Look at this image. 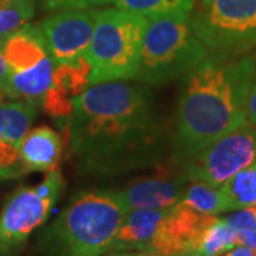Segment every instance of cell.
I'll return each instance as SVG.
<instances>
[{
  "label": "cell",
  "instance_id": "1",
  "mask_svg": "<svg viewBox=\"0 0 256 256\" xmlns=\"http://www.w3.org/2000/svg\"><path fill=\"white\" fill-rule=\"evenodd\" d=\"M130 80L92 84L60 127L86 170L112 172L156 158L160 127L150 90Z\"/></svg>",
  "mask_w": 256,
  "mask_h": 256
},
{
  "label": "cell",
  "instance_id": "2",
  "mask_svg": "<svg viewBox=\"0 0 256 256\" xmlns=\"http://www.w3.org/2000/svg\"><path fill=\"white\" fill-rule=\"evenodd\" d=\"M256 64L252 53L210 52L184 77L176 110V148L185 156L246 126Z\"/></svg>",
  "mask_w": 256,
  "mask_h": 256
},
{
  "label": "cell",
  "instance_id": "3",
  "mask_svg": "<svg viewBox=\"0 0 256 256\" xmlns=\"http://www.w3.org/2000/svg\"><path fill=\"white\" fill-rule=\"evenodd\" d=\"M127 208L116 191L78 194L46 232L52 256H102L110 252Z\"/></svg>",
  "mask_w": 256,
  "mask_h": 256
},
{
  "label": "cell",
  "instance_id": "4",
  "mask_svg": "<svg viewBox=\"0 0 256 256\" xmlns=\"http://www.w3.org/2000/svg\"><path fill=\"white\" fill-rule=\"evenodd\" d=\"M208 54L192 28L191 14L148 18L136 80L164 86L184 78Z\"/></svg>",
  "mask_w": 256,
  "mask_h": 256
},
{
  "label": "cell",
  "instance_id": "5",
  "mask_svg": "<svg viewBox=\"0 0 256 256\" xmlns=\"http://www.w3.org/2000/svg\"><path fill=\"white\" fill-rule=\"evenodd\" d=\"M148 18L127 10H97L86 58L92 66L90 86L136 80Z\"/></svg>",
  "mask_w": 256,
  "mask_h": 256
},
{
  "label": "cell",
  "instance_id": "6",
  "mask_svg": "<svg viewBox=\"0 0 256 256\" xmlns=\"http://www.w3.org/2000/svg\"><path fill=\"white\" fill-rule=\"evenodd\" d=\"M8 72L0 90L10 100H30L40 104L48 90L54 63L47 50L38 24L28 23L2 44Z\"/></svg>",
  "mask_w": 256,
  "mask_h": 256
},
{
  "label": "cell",
  "instance_id": "7",
  "mask_svg": "<svg viewBox=\"0 0 256 256\" xmlns=\"http://www.w3.org/2000/svg\"><path fill=\"white\" fill-rule=\"evenodd\" d=\"M191 24L210 52L249 53L256 48V0H200Z\"/></svg>",
  "mask_w": 256,
  "mask_h": 256
},
{
  "label": "cell",
  "instance_id": "8",
  "mask_svg": "<svg viewBox=\"0 0 256 256\" xmlns=\"http://www.w3.org/2000/svg\"><path fill=\"white\" fill-rule=\"evenodd\" d=\"M64 188L58 168L47 171L36 186H20L0 212V256H12L50 216Z\"/></svg>",
  "mask_w": 256,
  "mask_h": 256
},
{
  "label": "cell",
  "instance_id": "9",
  "mask_svg": "<svg viewBox=\"0 0 256 256\" xmlns=\"http://www.w3.org/2000/svg\"><path fill=\"white\" fill-rule=\"evenodd\" d=\"M256 162V127L246 124L184 158V176L218 186Z\"/></svg>",
  "mask_w": 256,
  "mask_h": 256
},
{
  "label": "cell",
  "instance_id": "10",
  "mask_svg": "<svg viewBox=\"0 0 256 256\" xmlns=\"http://www.w3.org/2000/svg\"><path fill=\"white\" fill-rule=\"evenodd\" d=\"M96 18V9L60 10L38 24L54 66L76 63L86 57Z\"/></svg>",
  "mask_w": 256,
  "mask_h": 256
},
{
  "label": "cell",
  "instance_id": "11",
  "mask_svg": "<svg viewBox=\"0 0 256 256\" xmlns=\"http://www.w3.org/2000/svg\"><path fill=\"white\" fill-rule=\"evenodd\" d=\"M38 106L30 100H0V180L28 174L20 148L36 118Z\"/></svg>",
  "mask_w": 256,
  "mask_h": 256
},
{
  "label": "cell",
  "instance_id": "12",
  "mask_svg": "<svg viewBox=\"0 0 256 256\" xmlns=\"http://www.w3.org/2000/svg\"><path fill=\"white\" fill-rule=\"evenodd\" d=\"M215 218L216 215L200 214L178 202L165 215L146 252L156 256L192 252L202 232Z\"/></svg>",
  "mask_w": 256,
  "mask_h": 256
},
{
  "label": "cell",
  "instance_id": "13",
  "mask_svg": "<svg viewBox=\"0 0 256 256\" xmlns=\"http://www.w3.org/2000/svg\"><path fill=\"white\" fill-rule=\"evenodd\" d=\"M92 66L84 57L76 63L54 66L52 84L40 101V107L48 117L64 124L74 111V100L90 87Z\"/></svg>",
  "mask_w": 256,
  "mask_h": 256
},
{
  "label": "cell",
  "instance_id": "14",
  "mask_svg": "<svg viewBox=\"0 0 256 256\" xmlns=\"http://www.w3.org/2000/svg\"><path fill=\"white\" fill-rule=\"evenodd\" d=\"M188 185L185 176H156L136 181L127 188L116 191L127 210H166L181 201Z\"/></svg>",
  "mask_w": 256,
  "mask_h": 256
},
{
  "label": "cell",
  "instance_id": "15",
  "mask_svg": "<svg viewBox=\"0 0 256 256\" xmlns=\"http://www.w3.org/2000/svg\"><path fill=\"white\" fill-rule=\"evenodd\" d=\"M171 208L128 210L114 239L111 250L146 252L161 222Z\"/></svg>",
  "mask_w": 256,
  "mask_h": 256
},
{
  "label": "cell",
  "instance_id": "16",
  "mask_svg": "<svg viewBox=\"0 0 256 256\" xmlns=\"http://www.w3.org/2000/svg\"><path fill=\"white\" fill-rule=\"evenodd\" d=\"M63 151V144L58 132L53 128L42 127L28 130L22 142L20 156L26 172L50 171L57 168Z\"/></svg>",
  "mask_w": 256,
  "mask_h": 256
},
{
  "label": "cell",
  "instance_id": "17",
  "mask_svg": "<svg viewBox=\"0 0 256 256\" xmlns=\"http://www.w3.org/2000/svg\"><path fill=\"white\" fill-rule=\"evenodd\" d=\"M220 190L228 210L256 206V162L234 175Z\"/></svg>",
  "mask_w": 256,
  "mask_h": 256
},
{
  "label": "cell",
  "instance_id": "18",
  "mask_svg": "<svg viewBox=\"0 0 256 256\" xmlns=\"http://www.w3.org/2000/svg\"><path fill=\"white\" fill-rule=\"evenodd\" d=\"M198 0H114L116 8L146 18L170 14H191Z\"/></svg>",
  "mask_w": 256,
  "mask_h": 256
},
{
  "label": "cell",
  "instance_id": "19",
  "mask_svg": "<svg viewBox=\"0 0 256 256\" xmlns=\"http://www.w3.org/2000/svg\"><path fill=\"white\" fill-rule=\"evenodd\" d=\"M180 202L205 215H218L222 212H228L220 188L201 181H191L190 185H186Z\"/></svg>",
  "mask_w": 256,
  "mask_h": 256
},
{
  "label": "cell",
  "instance_id": "20",
  "mask_svg": "<svg viewBox=\"0 0 256 256\" xmlns=\"http://www.w3.org/2000/svg\"><path fill=\"white\" fill-rule=\"evenodd\" d=\"M236 244L235 230L224 218H215L201 234L192 254L202 256H222Z\"/></svg>",
  "mask_w": 256,
  "mask_h": 256
},
{
  "label": "cell",
  "instance_id": "21",
  "mask_svg": "<svg viewBox=\"0 0 256 256\" xmlns=\"http://www.w3.org/2000/svg\"><path fill=\"white\" fill-rule=\"evenodd\" d=\"M36 0H0V46L16 30L30 23Z\"/></svg>",
  "mask_w": 256,
  "mask_h": 256
},
{
  "label": "cell",
  "instance_id": "22",
  "mask_svg": "<svg viewBox=\"0 0 256 256\" xmlns=\"http://www.w3.org/2000/svg\"><path fill=\"white\" fill-rule=\"evenodd\" d=\"M38 2L42 3L43 9L48 12L94 9L98 6L114 3V0H38Z\"/></svg>",
  "mask_w": 256,
  "mask_h": 256
},
{
  "label": "cell",
  "instance_id": "23",
  "mask_svg": "<svg viewBox=\"0 0 256 256\" xmlns=\"http://www.w3.org/2000/svg\"><path fill=\"white\" fill-rule=\"evenodd\" d=\"M224 220L234 230L256 229V206L232 210Z\"/></svg>",
  "mask_w": 256,
  "mask_h": 256
},
{
  "label": "cell",
  "instance_id": "24",
  "mask_svg": "<svg viewBox=\"0 0 256 256\" xmlns=\"http://www.w3.org/2000/svg\"><path fill=\"white\" fill-rule=\"evenodd\" d=\"M246 116L248 122L250 126L256 127V77L254 78L252 86H250V90H249V94H248Z\"/></svg>",
  "mask_w": 256,
  "mask_h": 256
},
{
  "label": "cell",
  "instance_id": "25",
  "mask_svg": "<svg viewBox=\"0 0 256 256\" xmlns=\"http://www.w3.org/2000/svg\"><path fill=\"white\" fill-rule=\"evenodd\" d=\"M235 235H236V244L238 245H244V246L256 250V229L235 230Z\"/></svg>",
  "mask_w": 256,
  "mask_h": 256
},
{
  "label": "cell",
  "instance_id": "26",
  "mask_svg": "<svg viewBox=\"0 0 256 256\" xmlns=\"http://www.w3.org/2000/svg\"><path fill=\"white\" fill-rule=\"evenodd\" d=\"M222 256H256V250L244 245H235Z\"/></svg>",
  "mask_w": 256,
  "mask_h": 256
},
{
  "label": "cell",
  "instance_id": "27",
  "mask_svg": "<svg viewBox=\"0 0 256 256\" xmlns=\"http://www.w3.org/2000/svg\"><path fill=\"white\" fill-rule=\"evenodd\" d=\"M106 256H156L141 250H111Z\"/></svg>",
  "mask_w": 256,
  "mask_h": 256
},
{
  "label": "cell",
  "instance_id": "28",
  "mask_svg": "<svg viewBox=\"0 0 256 256\" xmlns=\"http://www.w3.org/2000/svg\"><path fill=\"white\" fill-rule=\"evenodd\" d=\"M6 72H8V66H6V60H4V56H3V50H2V46H0V84H2L4 76H6Z\"/></svg>",
  "mask_w": 256,
  "mask_h": 256
},
{
  "label": "cell",
  "instance_id": "29",
  "mask_svg": "<svg viewBox=\"0 0 256 256\" xmlns=\"http://www.w3.org/2000/svg\"><path fill=\"white\" fill-rule=\"evenodd\" d=\"M172 256H202L198 254H192V252H186V254H181V255H172Z\"/></svg>",
  "mask_w": 256,
  "mask_h": 256
},
{
  "label": "cell",
  "instance_id": "30",
  "mask_svg": "<svg viewBox=\"0 0 256 256\" xmlns=\"http://www.w3.org/2000/svg\"><path fill=\"white\" fill-rule=\"evenodd\" d=\"M3 98H4V94H3V92H2V90H0V100H3Z\"/></svg>",
  "mask_w": 256,
  "mask_h": 256
},
{
  "label": "cell",
  "instance_id": "31",
  "mask_svg": "<svg viewBox=\"0 0 256 256\" xmlns=\"http://www.w3.org/2000/svg\"><path fill=\"white\" fill-rule=\"evenodd\" d=\"M252 56H254V60H255V64H256V48H255V53H252Z\"/></svg>",
  "mask_w": 256,
  "mask_h": 256
}]
</instances>
